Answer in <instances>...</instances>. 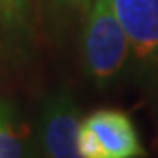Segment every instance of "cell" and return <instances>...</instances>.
<instances>
[{
	"instance_id": "cell-1",
	"label": "cell",
	"mask_w": 158,
	"mask_h": 158,
	"mask_svg": "<svg viewBox=\"0 0 158 158\" xmlns=\"http://www.w3.org/2000/svg\"><path fill=\"white\" fill-rule=\"evenodd\" d=\"M128 37L114 14L111 0H93L81 35L83 70L97 86H109L128 62Z\"/></svg>"
},
{
	"instance_id": "cell-2",
	"label": "cell",
	"mask_w": 158,
	"mask_h": 158,
	"mask_svg": "<svg viewBox=\"0 0 158 158\" xmlns=\"http://www.w3.org/2000/svg\"><path fill=\"white\" fill-rule=\"evenodd\" d=\"M79 111L65 90L51 93L39 114V141L44 158H83L79 151Z\"/></svg>"
},
{
	"instance_id": "cell-3",
	"label": "cell",
	"mask_w": 158,
	"mask_h": 158,
	"mask_svg": "<svg viewBox=\"0 0 158 158\" xmlns=\"http://www.w3.org/2000/svg\"><path fill=\"white\" fill-rule=\"evenodd\" d=\"M111 6L128 37L134 60L158 69V0H111Z\"/></svg>"
},
{
	"instance_id": "cell-4",
	"label": "cell",
	"mask_w": 158,
	"mask_h": 158,
	"mask_svg": "<svg viewBox=\"0 0 158 158\" xmlns=\"http://www.w3.org/2000/svg\"><path fill=\"white\" fill-rule=\"evenodd\" d=\"M35 48L30 0H0V65L21 67Z\"/></svg>"
},
{
	"instance_id": "cell-5",
	"label": "cell",
	"mask_w": 158,
	"mask_h": 158,
	"mask_svg": "<svg viewBox=\"0 0 158 158\" xmlns=\"http://www.w3.org/2000/svg\"><path fill=\"white\" fill-rule=\"evenodd\" d=\"M81 123L97 141L98 158H139L144 148L132 119L116 109H100L86 116Z\"/></svg>"
},
{
	"instance_id": "cell-6",
	"label": "cell",
	"mask_w": 158,
	"mask_h": 158,
	"mask_svg": "<svg viewBox=\"0 0 158 158\" xmlns=\"http://www.w3.org/2000/svg\"><path fill=\"white\" fill-rule=\"evenodd\" d=\"M0 158H25V142L6 104H0Z\"/></svg>"
},
{
	"instance_id": "cell-7",
	"label": "cell",
	"mask_w": 158,
	"mask_h": 158,
	"mask_svg": "<svg viewBox=\"0 0 158 158\" xmlns=\"http://www.w3.org/2000/svg\"><path fill=\"white\" fill-rule=\"evenodd\" d=\"M48 2L53 4L58 11L70 12V14H85L86 16L93 0H48Z\"/></svg>"
}]
</instances>
